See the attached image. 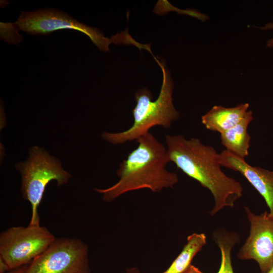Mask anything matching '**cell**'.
<instances>
[{
    "instance_id": "obj_13",
    "label": "cell",
    "mask_w": 273,
    "mask_h": 273,
    "mask_svg": "<svg viewBox=\"0 0 273 273\" xmlns=\"http://www.w3.org/2000/svg\"><path fill=\"white\" fill-rule=\"evenodd\" d=\"M213 239L220 249L221 256L220 267L217 273H234L231 252L234 245L239 242L238 234L218 229L213 232Z\"/></svg>"
},
{
    "instance_id": "obj_12",
    "label": "cell",
    "mask_w": 273,
    "mask_h": 273,
    "mask_svg": "<svg viewBox=\"0 0 273 273\" xmlns=\"http://www.w3.org/2000/svg\"><path fill=\"white\" fill-rule=\"evenodd\" d=\"M204 234L193 233L187 238V241L180 253L169 267L162 273H183L191 265V262L202 247L206 244Z\"/></svg>"
},
{
    "instance_id": "obj_7",
    "label": "cell",
    "mask_w": 273,
    "mask_h": 273,
    "mask_svg": "<svg viewBox=\"0 0 273 273\" xmlns=\"http://www.w3.org/2000/svg\"><path fill=\"white\" fill-rule=\"evenodd\" d=\"M15 24L19 30L34 35L48 34L63 29L75 30L88 36L102 51H109V46L112 43V40L105 37L98 29L80 23L67 14L55 9L21 12Z\"/></svg>"
},
{
    "instance_id": "obj_17",
    "label": "cell",
    "mask_w": 273,
    "mask_h": 273,
    "mask_svg": "<svg viewBox=\"0 0 273 273\" xmlns=\"http://www.w3.org/2000/svg\"><path fill=\"white\" fill-rule=\"evenodd\" d=\"M183 273H203L198 268L191 264L190 267Z\"/></svg>"
},
{
    "instance_id": "obj_2",
    "label": "cell",
    "mask_w": 273,
    "mask_h": 273,
    "mask_svg": "<svg viewBox=\"0 0 273 273\" xmlns=\"http://www.w3.org/2000/svg\"><path fill=\"white\" fill-rule=\"evenodd\" d=\"M136 148L119 164L118 181L107 189H95L111 202L126 193L143 189L157 193L172 188L178 181L177 174L166 169L169 162L166 147L150 132L136 140Z\"/></svg>"
},
{
    "instance_id": "obj_16",
    "label": "cell",
    "mask_w": 273,
    "mask_h": 273,
    "mask_svg": "<svg viewBox=\"0 0 273 273\" xmlns=\"http://www.w3.org/2000/svg\"><path fill=\"white\" fill-rule=\"evenodd\" d=\"M28 266V264L12 269L7 273H27Z\"/></svg>"
},
{
    "instance_id": "obj_18",
    "label": "cell",
    "mask_w": 273,
    "mask_h": 273,
    "mask_svg": "<svg viewBox=\"0 0 273 273\" xmlns=\"http://www.w3.org/2000/svg\"><path fill=\"white\" fill-rule=\"evenodd\" d=\"M126 273H141L138 269L136 268H131L128 269Z\"/></svg>"
},
{
    "instance_id": "obj_20",
    "label": "cell",
    "mask_w": 273,
    "mask_h": 273,
    "mask_svg": "<svg viewBox=\"0 0 273 273\" xmlns=\"http://www.w3.org/2000/svg\"><path fill=\"white\" fill-rule=\"evenodd\" d=\"M272 111H273V107H272Z\"/></svg>"
},
{
    "instance_id": "obj_6",
    "label": "cell",
    "mask_w": 273,
    "mask_h": 273,
    "mask_svg": "<svg viewBox=\"0 0 273 273\" xmlns=\"http://www.w3.org/2000/svg\"><path fill=\"white\" fill-rule=\"evenodd\" d=\"M88 247L78 238H55L28 264L27 273H90Z\"/></svg>"
},
{
    "instance_id": "obj_10",
    "label": "cell",
    "mask_w": 273,
    "mask_h": 273,
    "mask_svg": "<svg viewBox=\"0 0 273 273\" xmlns=\"http://www.w3.org/2000/svg\"><path fill=\"white\" fill-rule=\"evenodd\" d=\"M249 107L248 103L231 108L214 106L202 116L201 121L207 129L221 134L239 123L247 114Z\"/></svg>"
},
{
    "instance_id": "obj_19",
    "label": "cell",
    "mask_w": 273,
    "mask_h": 273,
    "mask_svg": "<svg viewBox=\"0 0 273 273\" xmlns=\"http://www.w3.org/2000/svg\"><path fill=\"white\" fill-rule=\"evenodd\" d=\"M266 273H273V264L271 266L269 269Z\"/></svg>"
},
{
    "instance_id": "obj_1",
    "label": "cell",
    "mask_w": 273,
    "mask_h": 273,
    "mask_svg": "<svg viewBox=\"0 0 273 273\" xmlns=\"http://www.w3.org/2000/svg\"><path fill=\"white\" fill-rule=\"evenodd\" d=\"M165 140L169 162L212 194L214 206L210 212L211 216L224 207L234 206L243 195V187L221 170L218 153L213 147L198 138L187 139L182 135H166Z\"/></svg>"
},
{
    "instance_id": "obj_9",
    "label": "cell",
    "mask_w": 273,
    "mask_h": 273,
    "mask_svg": "<svg viewBox=\"0 0 273 273\" xmlns=\"http://www.w3.org/2000/svg\"><path fill=\"white\" fill-rule=\"evenodd\" d=\"M221 166L240 173L264 199L273 216V171L249 164L245 158L224 150L218 154Z\"/></svg>"
},
{
    "instance_id": "obj_15",
    "label": "cell",
    "mask_w": 273,
    "mask_h": 273,
    "mask_svg": "<svg viewBox=\"0 0 273 273\" xmlns=\"http://www.w3.org/2000/svg\"><path fill=\"white\" fill-rule=\"evenodd\" d=\"M11 268L6 261L0 256V273H7Z\"/></svg>"
},
{
    "instance_id": "obj_3",
    "label": "cell",
    "mask_w": 273,
    "mask_h": 273,
    "mask_svg": "<svg viewBox=\"0 0 273 273\" xmlns=\"http://www.w3.org/2000/svg\"><path fill=\"white\" fill-rule=\"evenodd\" d=\"M162 69L163 80L158 98L153 100L150 91L147 88L138 90L135 94L136 105L132 111L133 123L123 131L115 133L103 132L102 138L113 145H121L136 140L149 132L153 127L160 126L169 128L178 120L180 115L173 104V81L165 63L152 54Z\"/></svg>"
},
{
    "instance_id": "obj_14",
    "label": "cell",
    "mask_w": 273,
    "mask_h": 273,
    "mask_svg": "<svg viewBox=\"0 0 273 273\" xmlns=\"http://www.w3.org/2000/svg\"><path fill=\"white\" fill-rule=\"evenodd\" d=\"M258 28L262 30H273V22L267 23L264 26L259 27ZM266 46L269 48H273V37L267 40Z\"/></svg>"
},
{
    "instance_id": "obj_11",
    "label": "cell",
    "mask_w": 273,
    "mask_h": 273,
    "mask_svg": "<svg viewBox=\"0 0 273 273\" xmlns=\"http://www.w3.org/2000/svg\"><path fill=\"white\" fill-rule=\"evenodd\" d=\"M252 120L253 113L248 111L239 123L220 134L221 143L225 150L243 158L249 155L251 136L247 129Z\"/></svg>"
},
{
    "instance_id": "obj_4",
    "label": "cell",
    "mask_w": 273,
    "mask_h": 273,
    "mask_svg": "<svg viewBox=\"0 0 273 273\" xmlns=\"http://www.w3.org/2000/svg\"><path fill=\"white\" fill-rule=\"evenodd\" d=\"M22 177L23 198L29 202L31 216L29 224H40L38 207L48 184L56 180L58 186L68 183L71 175L61 166L60 161L43 149L34 146L27 161L17 164Z\"/></svg>"
},
{
    "instance_id": "obj_5",
    "label": "cell",
    "mask_w": 273,
    "mask_h": 273,
    "mask_svg": "<svg viewBox=\"0 0 273 273\" xmlns=\"http://www.w3.org/2000/svg\"><path fill=\"white\" fill-rule=\"evenodd\" d=\"M56 238L40 224L12 226L0 234V256L11 269L30 264Z\"/></svg>"
},
{
    "instance_id": "obj_8",
    "label": "cell",
    "mask_w": 273,
    "mask_h": 273,
    "mask_svg": "<svg viewBox=\"0 0 273 273\" xmlns=\"http://www.w3.org/2000/svg\"><path fill=\"white\" fill-rule=\"evenodd\" d=\"M244 209L250 233L237 256L241 260H255L261 273H266L273 264V216L266 211L256 215L248 207Z\"/></svg>"
}]
</instances>
